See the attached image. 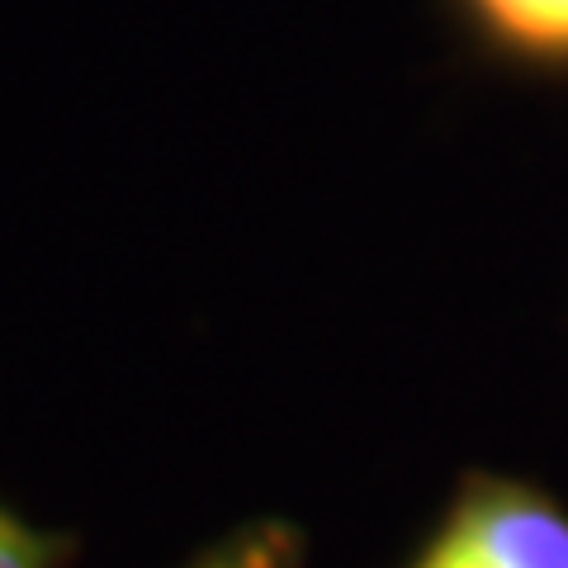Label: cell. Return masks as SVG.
Returning a JSON list of instances; mask_svg holds the SVG:
<instances>
[{
    "label": "cell",
    "instance_id": "1",
    "mask_svg": "<svg viewBox=\"0 0 568 568\" xmlns=\"http://www.w3.org/2000/svg\"><path fill=\"white\" fill-rule=\"evenodd\" d=\"M394 568H568V503L536 478L465 469Z\"/></svg>",
    "mask_w": 568,
    "mask_h": 568
},
{
    "label": "cell",
    "instance_id": "2",
    "mask_svg": "<svg viewBox=\"0 0 568 568\" xmlns=\"http://www.w3.org/2000/svg\"><path fill=\"white\" fill-rule=\"evenodd\" d=\"M469 62L526 85H568V0H440Z\"/></svg>",
    "mask_w": 568,
    "mask_h": 568
},
{
    "label": "cell",
    "instance_id": "3",
    "mask_svg": "<svg viewBox=\"0 0 568 568\" xmlns=\"http://www.w3.org/2000/svg\"><path fill=\"white\" fill-rule=\"evenodd\" d=\"M308 536L290 517H252L209 540L181 568H304Z\"/></svg>",
    "mask_w": 568,
    "mask_h": 568
},
{
    "label": "cell",
    "instance_id": "4",
    "mask_svg": "<svg viewBox=\"0 0 568 568\" xmlns=\"http://www.w3.org/2000/svg\"><path fill=\"white\" fill-rule=\"evenodd\" d=\"M77 555L81 540L71 530L33 526L0 503V568H71Z\"/></svg>",
    "mask_w": 568,
    "mask_h": 568
}]
</instances>
